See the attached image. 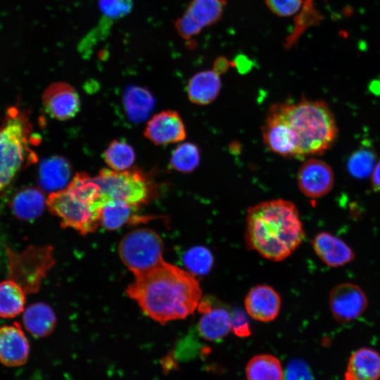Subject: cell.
Here are the masks:
<instances>
[{
    "label": "cell",
    "mask_w": 380,
    "mask_h": 380,
    "mask_svg": "<svg viewBox=\"0 0 380 380\" xmlns=\"http://www.w3.org/2000/svg\"><path fill=\"white\" fill-rule=\"evenodd\" d=\"M246 380H283L280 361L270 354L253 357L246 367Z\"/></svg>",
    "instance_id": "d4e9b609"
},
{
    "label": "cell",
    "mask_w": 380,
    "mask_h": 380,
    "mask_svg": "<svg viewBox=\"0 0 380 380\" xmlns=\"http://www.w3.org/2000/svg\"><path fill=\"white\" fill-rule=\"evenodd\" d=\"M270 11L279 17L291 16L300 9L303 0H265Z\"/></svg>",
    "instance_id": "1f68e13d"
},
{
    "label": "cell",
    "mask_w": 380,
    "mask_h": 380,
    "mask_svg": "<svg viewBox=\"0 0 380 380\" xmlns=\"http://www.w3.org/2000/svg\"><path fill=\"white\" fill-rule=\"evenodd\" d=\"M106 164L113 170H126L131 167L135 159L133 148L125 141L114 140L103 152Z\"/></svg>",
    "instance_id": "4316f807"
},
{
    "label": "cell",
    "mask_w": 380,
    "mask_h": 380,
    "mask_svg": "<svg viewBox=\"0 0 380 380\" xmlns=\"http://www.w3.org/2000/svg\"><path fill=\"white\" fill-rule=\"evenodd\" d=\"M226 5V0H191L183 15L175 22L177 34L190 41L205 27L217 23Z\"/></svg>",
    "instance_id": "9c48e42d"
},
{
    "label": "cell",
    "mask_w": 380,
    "mask_h": 380,
    "mask_svg": "<svg viewBox=\"0 0 380 380\" xmlns=\"http://www.w3.org/2000/svg\"><path fill=\"white\" fill-rule=\"evenodd\" d=\"M31 125L25 113L17 107L8 108L0 126V191L5 190L17 174L36 160L30 148Z\"/></svg>",
    "instance_id": "5b68a950"
},
{
    "label": "cell",
    "mask_w": 380,
    "mask_h": 380,
    "mask_svg": "<svg viewBox=\"0 0 380 380\" xmlns=\"http://www.w3.org/2000/svg\"><path fill=\"white\" fill-rule=\"evenodd\" d=\"M197 309L202 314L198 331L205 340L220 341L232 331V313L222 305L215 304L213 298H201Z\"/></svg>",
    "instance_id": "7c38bea8"
},
{
    "label": "cell",
    "mask_w": 380,
    "mask_h": 380,
    "mask_svg": "<svg viewBox=\"0 0 380 380\" xmlns=\"http://www.w3.org/2000/svg\"><path fill=\"white\" fill-rule=\"evenodd\" d=\"M30 346L20 326L12 325L0 327V361L8 366H18L27 359Z\"/></svg>",
    "instance_id": "2e32d148"
},
{
    "label": "cell",
    "mask_w": 380,
    "mask_h": 380,
    "mask_svg": "<svg viewBox=\"0 0 380 380\" xmlns=\"http://www.w3.org/2000/svg\"><path fill=\"white\" fill-rule=\"evenodd\" d=\"M221 89L220 75L213 70L194 75L187 84V96L195 104L205 106L215 100Z\"/></svg>",
    "instance_id": "ffe728a7"
},
{
    "label": "cell",
    "mask_w": 380,
    "mask_h": 380,
    "mask_svg": "<svg viewBox=\"0 0 380 380\" xmlns=\"http://www.w3.org/2000/svg\"><path fill=\"white\" fill-rule=\"evenodd\" d=\"M344 380H352L348 376L345 375V379Z\"/></svg>",
    "instance_id": "74e56055"
},
{
    "label": "cell",
    "mask_w": 380,
    "mask_h": 380,
    "mask_svg": "<svg viewBox=\"0 0 380 380\" xmlns=\"http://www.w3.org/2000/svg\"><path fill=\"white\" fill-rule=\"evenodd\" d=\"M376 164L375 153L370 149L361 148L350 155L347 169L353 177L364 179L372 175Z\"/></svg>",
    "instance_id": "f546056e"
},
{
    "label": "cell",
    "mask_w": 380,
    "mask_h": 380,
    "mask_svg": "<svg viewBox=\"0 0 380 380\" xmlns=\"http://www.w3.org/2000/svg\"><path fill=\"white\" fill-rule=\"evenodd\" d=\"M122 101L127 118L134 122H141L146 119L155 103L154 98L148 89L137 86L127 89Z\"/></svg>",
    "instance_id": "603a6c76"
},
{
    "label": "cell",
    "mask_w": 380,
    "mask_h": 380,
    "mask_svg": "<svg viewBox=\"0 0 380 380\" xmlns=\"http://www.w3.org/2000/svg\"><path fill=\"white\" fill-rule=\"evenodd\" d=\"M304 238L298 210L291 201L280 198L266 201L247 210L246 244L264 258L272 261L286 259Z\"/></svg>",
    "instance_id": "7a4b0ae2"
},
{
    "label": "cell",
    "mask_w": 380,
    "mask_h": 380,
    "mask_svg": "<svg viewBox=\"0 0 380 380\" xmlns=\"http://www.w3.org/2000/svg\"><path fill=\"white\" fill-rule=\"evenodd\" d=\"M201 152L198 147L192 143L179 144L173 151L170 158L172 167L179 172L189 173L199 165Z\"/></svg>",
    "instance_id": "f1b7e54d"
},
{
    "label": "cell",
    "mask_w": 380,
    "mask_h": 380,
    "mask_svg": "<svg viewBox=\"0 0 380 380\" xmlns=\"http://www.w3.org/2000/svg\"><path fill=\"white\" fill-rule=\"evenodd\" d=\"M367 304L365 293L355 284H338L329 293L331 312L340 323L349 322L358 318L365 311Z\"/></svg>",
    "instance_id": "30bf717a"
},
{
    "label": "cell",
    "mask_w": 380,
    "mask_h": 380,
    "mask_svg": "<svg viewBox=\"0 0 380 380\" xmlns=\"http://www.w3.org/2000/svg\"><path fill=\"white\" fill-rule=\"evenodd\" d=\"M182 261L188 272L193 275L205 276L212 270L214 258L208 248L196 246L184 253Z\"/></svg>",
    "instance_id": "83f0119b"
},
{
    "label": "cell",
    "mask_w": 380,
    "mask_h": 380,
    "mask_svg": "<svg viewBox=\"0 0 380 380\" xmlns=\"http://www.w3.org/2000/svg\"><path fill=\"white\" fill-rule=\"evenodd\" d=\"M46 201L42 191L34 186H26L11 198L9 206L17 218L32 221L37 219L44 211Z\"/></svg>",
    "instance_id": "d6986e66"
},
{
    "label": "cell",
    "mask_w": 380,
    "mask_h": 380,
    "mask_svg": "<svg viewBox=\"0 0 380 380\" xmlns=\"http://www.w3.org/2000/svg\"><path fill=\"white\" fill-rule=\"evenodd\" d=\"M72 169L70 163L61 156L44 160L39 167V184L46 191L55 192L68 186Z\"/></svg>",
    "instance_id": "ac0fdd59"
},
{
    "label": "cell",
    "mask_w": 380,
    "mask_h": 380,
    "mask_svg": "<svg viewBox=\"0 0 380 380\" xmlns=\"http://www.w3.org/2000/svg\"><path fill=\"white\" fill-rule=\"evenodd\" d=\"M297 182L305 196L311 198H320L331 190L334 182V172L327 163L309 158L300 166Z\"/></svg>",
    "instance_id": "8fae6325"
},
{
    "label": "cell",
    "mask_w": 380,
    "mask_h": 380,
    "mask_svg": "<svg viewBox=\"0 0 380 380\" xmlns=\"http://www.w3.org/2000/svg\"><path fill=\"white\" fill-rule=\"evenodd\" d=\"M231 67H236L239 70L246 71V69L249 68L251 61L248 58L247 56L243 55H239L236 57L234 61H230Z\"/></svg>",
    "instance_id": "d590c367"
},
{
    "label": "cell",
    "mask_w": 380,
    "mask_h": 380,
    "mask_svg": "<svg viewBox=\"0 0 380 380\" xmlns=\"http://www.w3.org/2000/svg\"><path fill=\"white\" fill-rule=\"evenodd\" d=\"M126 293L146 315L161 324L186 318L197 309L202 298L194 275L165 260L135 276Z\"/></svg>",
    "instance_id": "6da1fadb"
},
{
    "label": "cell",
    "mask_w": 380,
    "mask_h": 380,
    "mask_svg": "<svg viewBox=\"0 0 380 380\" xmlns=\"http://www.w3.org/2000/svg\"><path fill=\"white\" fill-rule=\"evenodd\" d=\"M285 380H312V376L304 361L295 360L290 362L286 367Z\"/></svg>",
    "instance_id": "d6a6232c"
},
{
    "label": "cell",
    "mask_w": 380,
    "mask_h": 380,
    "mask_svg": "<svg viewBox=\"0 0 380 380\" xmlns=\"http://www.w3.org/2000/svg\"><path fill=\"white\" fill-rule=\"evenodd\" d=\"M25 296L24 289L14 281L8 279L0 282V317L11 318L21 313Z\"/></svg>",
    "instance_id": "484cf974"
},
{
    "label": "cell",
    "mask_w": 380,
    "mask_h": 380,
    "mask_svg": "<svg viewBox=\"0 0 380 380\" xmlns=\"http://www.w3.org/2000/svg\"><path fill=\"white\" fill-rule=\"evenodd\" d=\"M42 101L47 113L59 120L74 118L80 108L77 91L65 82L49 85L43 93Z\"/></svg>",
    "instance_id": "4fadbf2b"
},
{
    "label": "cell",
    "mask_w": 380,
    "mask_h": 380,
    "mask_svg": "<svg viewBox=\"0 0 380 380\" xmlns=\"http://www.w3.org/2000/svg\"><path fill=\"white\" fill-rule=\"evenodd\" d=\"M231 326L232 331L239 337H248L251 334L246 315L241 310H235L232 312Z\"/></svg>",
    "instance_id": "836d02e7"
},
{
    "label": "cell",
    "mask_w": 380,
    "mask_h": 380,
    "mask_svg": "<svg viewBox=\"0 0 380 380\" xmlns=\"http://www.w3.org/2000/svg\"><path fill=\"white\" fill-rule=\"evenodd\" d=\"M163 243L154 231L141 228L126 234L121 240L118 253L122 262L134 276L144 274L160 264Z\"/></svg>",
    "instance_id": "8992f818"
},
{
    "label": "cell",
    "mask_w": 380,
    "mask_h": 380,
    "mask_svg": "<svg viewBox=\"0 0 380 380\" xmlns=\"http://www.w3.org/2000/svg\"><path fill=\"white\" fill-rule=\"evenodd\" d=\"M138 206L120 200L106 202L100 215V225L108 230H116L129 222L140 220L135 215Z\"/></svg>",
    "instance_id": "cb8c5ba5"
},
{
    "label": "cell",
    "mask_w": 380,
    "mask_h": 380,
    "mask_svg": "<svg viewBox=\"0 0 380 380\" xmlns=\"http://www.w3.org/2000/svg\"><path fill=\"white\" fill-rule=\"evenodd\" d=\"M312 243L318 258L329 267L343 266L355 258V253L351 248L343 240L330 233H318Z\"/></svg>",
    "instance_id": "e0dca14e"
},
{
    "label": "cell",
    "mask_w": 380,
    "mask_h": 380,
    "mask_svg": "<svg viewBox=\"0 0 380 380\" xmlns=\"http://www.w3.org/2000/svg\"><path fill=\"white\" fill-rule=\"evenodd\" d=\"M94 178L106 202L120 200L139 207L147 202L152 194L149 180L138 170L103 169Z\"/></svg>",
    "instance_id": "ba28073f"
},
{
    "label": "cell",
    "mask_w": 380,
    "mask_h": 380,
    "mask_svg": "<svg viewBox=\"0 0 380 380\" xmlns=\"http://www.w3.org/2000/svg\"><path fill=\"white\" fill-rule=\"evenodd\" d=\"M230 66V61L226 57L219 56L214 61L213 70L220 75L225 73Z\"/></svg>",
    "instance_id": "e575fe53"
},
{
    "label": "cell",
    "mask_w": 380,
    "mask_h": 380,
    "mask_svg": "<svg viewBox=\"0 0 380 380\" xmlns=\"http://www.w3.org/2000/svg\"><path fill=\"white\" fill-rule=\"evenodd\" d=\"M99 7L102 17L113 23L131 12L133 0H99Z\"/></svg>",
    "instance_id": "4dcf8cb0"
},
{
    "label": "cell",
    "mask_w": 380,
    "mask_h": 380,
    "mask_svg": "<svg viewBox=\"0 0 380 380\" xmlns=\"http://www.w3.org/2000/svg\"><path fill=\"white\" fill-rule=\"evenodd\" d=\"M8 257V279L18 284L26 293H35L53 264L50 246H30L21 253L5 247Z\"/></svg>",
    "instance_id": "52a82bcc"
},
{
    "label": "cell",
    "mask_w": 380,
    "mask_h": 380,
    "mask_svg": "<svg viewBox=\"0 0 380 380\" xmlns=\"http://www.w3.org/2000/svg\"><path fill=\"white\" fill-rule=\"evenodd\" d=\"M186 128L179 113L164 110L156 114L148 122L145 137L156 145H165L183 141Z\"/></svg>",
    "instance_id": "5bb4252c"
},
{
    "label": "cell",
    "mask_w": 380,
    "mask_h": 380,
    "mask_svg": "<svg viewBox=\"0 0 380 380\" xmlns=\"http://www.w3.org/2000/svg\"><path fill=\"white\" fill-rule=\"evenodd\" d=\"M268 110L279 122L295 158L322 155L336 139V120L324 101H285Z\"/></svg>",
    "instance_id": "3957f363"
},
{
    "label": "cell",
    "mask_w": 380,
    "mask_h": 380,
    "mask_svg": "<svg viewBox=\"0 0 380 380\" xmlns=\"http://www.w3.org/2000/svg\"><path fill=\"white\" fill-rule=\"evenodd\" d=\"M106 202L94 178L80 172L66 188L51 192L46 205L52 214L61 219L62 227L85 235L100 225L101 212Z\"/></svg>",
    "instance_id": "277c9868"
},
{
    "label": "cell",
    "mask_w": 380,
    "mask_h": 380,
    "mask_svg": "<svg viewBox=\"0 0 380 380\" xmlns=\"http://www.w3.org/2000/svg\"><path fill=\"white\" fill-rule=\"evenodd\" d=\"M23 322L25 328L35 337H45L53 330L56 317L53 309L44 303L30 305L24 312Z\"/></svg>",
    "instance_id": "7402d4cb"
},
{
    "label": "cell",
    "mask_w": 380,
    "mask_h": 380,
    "mask_svg": "<svg viewBox=\"0 0 380 380\" xmlns=\"http://www.w3.org/2000/svg\"><path fill=\"white\" fill-rule=\"evenodd\" d=\"M1 241H0V254H1Z\"/></svg>",
    "instance_id": "f35d334b"
},
{
    "label": "cell",
    "mask_w": 380,
    "mask_h": 380,
    "mask_svg": "<svg viewBox=\"0 0 380 380\" xmlns=\"http://www.w3.org/2000/svg\"><path fill=\"white\" fill-rule=\"evenodd\" d=\"M244 305L246 312L253 319L268 322L279 315L281 300L278 292L266 284H259L247 293Z\"/></svg>",
    "instance_id": "9a60e30c"
},
{
    "label": "cell",
    "mask_w": 380,
    "mask_h": 380,
    "mask_svg": "<svg viewBox=\"0 0 380 380\" xmlns=\"http://www.w3.org/2000/svg\"><path fill=\"white\" fill-rule=\"evenodd\" d=\"M346 376L352 380H378L380 378V355L371 348L357 350L349 359Z\"/></svg>",
    "instance_id": "44dd1931"
},
{
    "label": "cell",
    "mask_w": 380,
    "mask_h": 380,
    "mask_svg": "<svg viewBox=\"0 0 380 380\" xmlns=\"http://www.w3.org/2000/svg\"><path fill=\"white\" fill-rule=\"evenodd\" d=\"M371 176L373 189L376 192H380V162L376 164Z\"/></svg>",
    "instance_id": "8d00e7d4"
}]
</instances>
